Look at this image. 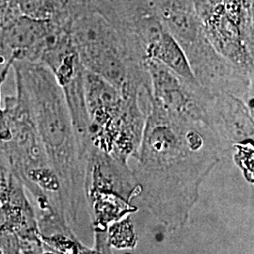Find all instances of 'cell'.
<instances>
[{
    "mask_svg": "<svg viewBox=\"0 0 254 254\" xmlns=\"http://www.w3.org/2000/svg\"><path fill=\"white\" fill-rule=\"evenodd\" d=\"M92 4L138 64L160 62L175 42L150 0H92Z\"/></svg>",
    "mask_w": 254,
    "mask_h": 254,
    "instance_id": "obj_5",
    "label": "cell"
},
{
    "mask_svg": "<svg viewBox=\"0 0 254 254\" xmlns=\"http://www.w3.org/2000/svg\"><path fill=\"white\" fill-rule=\"evenodd\" d=\"M66 29L51 20L20 15L0 27V64L10 59L40 64L46 50Z\"/></svg>",
    "mask_w": 254,
    "mask_h": 254,
    "instance_id": "obj_7",
    "label": "cell"
},
{
    "mask_svg": "<svg viewBox=\"0 0 254 254\" xmlns=\"http://www.w3.org/2000/svg\"><path fill=\"white\" fill-rule=\"evenodd\" d=\"M55 254L53 253H49V252H47V253H41V254Z\"/></svg>",
    "mask_w": 254,
    "mask_h": 254,
    "instance_id": "obj_11",
    "label": "cell"
},
{
    "mask_svg": "<svg viewBox=\"0 0 254 254\" xmlns=\"http://www.w3.org/2000/svg\"><path fill=\"white\" fill-rule=\"evenodd\" d=\"M226 152L207 123L174 115L152 99L133 173L154 216L170 228L183 225Z\"/></svg>",
    "mask_w": 254,
    "mask_h": 254,
    "instance_id": "obj_1",
    "label": "cell"
},
{
    "mask_svg": "<svg viewBox=\"0 0 254 254\" xmlns=\"http://www.w3.org/2000/svg\"><path fill=\"white\" fill-rule=\"evenodd\" d=\"M21 15L37 20L55 21L60 13L59 0H17Z\"/></svg>",
    "mask_w": 254,
    "mask_h": 254,
    "instance_id": "obj_9",
    "label": "cell"
},
{
    "mask_svg": "<svg viewBox=\"0 0 254 254\" xmlns=\"http://www.w3.org/2000/svg\"><path fill=\"white\" fill-rule=\"evenodd\" d=\"M89 148L123 164L136 157L152 96H125L100 76L85 70ZM87 152V154H88Z\"/></svg>",
    "mask_w": 254,
    "mask_h": 254,
    "instance_id": "obj_3",
    "label": "cell"
},
{
    "mask_svg": "<svg viewBox=\"0 0 254 254\" xmlns=\"http://www.w3.org/2000/svg\"><path fill=\"white\" fill-rule=\"evenodd\" d=\"M14 63L13 60H9L5 63V66L3 67V69L1 70L0 72V108H1V89H2V86L4 84V82L6 81L7 77H8V74H9L10 69L12 68V64Z\"/></svg>",
    "mask_w": 254,
    "mask_h": 254,
    "instance_id": "obj_10",
    "label": "cell"
},
{
    "mask_svg": "<svg viewBox=\"0 0 254 254\" xmlns=\"http://www.w3.org/2000/svg\"><path fill=\"white\" fill-rule=\"evenodd\" d=\"M69 32L85 70L112 85L125 96H149L146 64L136 63L117 32L91 3L71 21Z\"/></svg>",
    "mask_w": 254,
    "mask_h": 254,
    "instance_id": "obj_4",
    "label": "cell"
},
{
    "mask_svg": "<svg viewBox=\"0 0 254 254\" xmlns=\"http://www.w3.org/2000/svg\"><path fill=\"white\" fill-rule=\"evenodd\" d=\"M202 31L218 54L254 80V35L243 30L220 8V0H192Z\"/></svg>",
    "mask_w": 254,
    "mask_h": 254,
    "instance_id": "obj_6",
    "label": "cell"
},
{
    "mask_svg": "<svg viewBox=\"0 0 254 254\" xmlns=\"http://www.w3.org/2000/svg\"><path fill=\"white\" fill-rule=\"evenodd\" d=\"M0 254H3V253H2V251H1V250H0Z\"/></svg>",
    "mask_w": 254,
    "mask_h": 254,
    "instance_id": "obj_12",
    "label": "cell"
},
{
    "mask_svg": "<svg viewBox=\"0 0 254 254\" xmlns=\"http://www.w3.org/2000/svg\"><path fill=\"white\" fill-rule=\"evenodd\" d=\"M12 68L16 91L27 101L61 195L64 200H78L84 190L85 163L64 93L43 64L14 62Z\"/></svg>",
    "mask_w": 254,
    "mask_h": 254,
    "instance_id": "obj_2",
    "label": "cell"
},
{
    "mask_svg": "<svg viewBox=\"0 0 254 254\" xmlns=\"http://www.w3.org/2000/svg\"><path fill=\"white\" fill-rule=\"evenodd\" d=\"M207 113L209 125L226 151L253 143L254 103L231 94L211 93Z\"/></svg>",
    "mask_w": 254,
    "mask_h": 254,
    "instance_id": "obj_8",
    "label": "cell"
}]
</instances>
